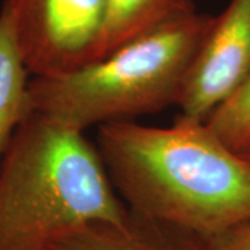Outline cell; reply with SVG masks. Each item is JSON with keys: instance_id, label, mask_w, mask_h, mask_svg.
<instances>
[{"instance_id": "obj_1", "label": "cell", "mask_w": 250, "mask_h": 250, "mask_svg": "<svg viewBox=\"0 0 250 250\" xmlns=\"http://www.w3.org/2000/svg\"><path fill=\"white\" fill-rule=\"evenodd\" d=\"M96 147L132 213L205 241L250 223V164L205 121L110 123L99 126Z\"/></svg>"}, {"instance_id": "obj_2", "label": "cell", "mask_w": 250, "mask_h": 250, "mask_svg": "<svg viewBox=\"0 0 250 250\" xmlns=\"http://www.w3.org/2000/svg\"><path fill=\"white\" fill-rule=\"evenodd\" d=\"M128 215L85 132L38 111L18 126L0 160V250H53Z\"/></svg>"}, {"instance_id": "obj_3", "label": "cell", "mask_w": 250, "mask_h": 250, "mask_svg": "<svg viewBox=\"0 0 250 250\" xmlns=\"http://www.w3.org/2000/svg\"><path fill=\"white\" fill-rule=\"evenodd\" d=\"M213 18L195 11L70 74L32 78L34 111L85 132L95 125L132 121L177 106Z\"/></svg>"}, {"instance_id": "obj_4", "label": "cell", "mask_w": 250, "mask_h": 250, "mask_svg": "<svg viewBox=\"0 0 250 250\" xmlns=\"http://www.w3.org/2000/svg\"><path fill=\"white\" fill-rule=\"evenodd\" d=\"M32 78L60 77L89 64L106 0H4Z\"/></svg>"}, {"instance_id": "obj_5", "label": "cell", "mask_w": 250, "mask_h": 250, "mask_svg": "<svg viewBox=\"0 0 250 250\" xmlns=\"http://www.w3.org/2000/svg\"><path fill=\"white\" fill-rule=\"evenodd\" d=\"M250 78V0H231L213 18L184 81L181 116L207 121Z\"/></svg>"}, {"instance_id": "obj_6", "label": "cell", "mask_w": 250, "mask_h": 250, "mask_svg": "<svg viewBox=\"0 0 250 250\" xmlns=\"http://www.w3.org/2000/svg\"><path fill=\"white\" fill-rule=\"evenodd\" d=\"M53 250H206V241L129 210L124 223L88 225Z\"/></svg>"}, {"instance_id": "obj_7", "label": "cell", "mask_w": 250, "mask_h": 250, "mask_svg": "<svg viewBox=\"0 0 250 250\" xmlns=\"http://www.w3.org/2000/svg\"><path fill=\"white\" fill-rule=\"evenodd\" d=\"M192 0H106V13L90 62L172 20L195 13Z\"/></svg>"}, {"instance_id": "obj_8", "label": "cell", "mask_w": 250, "mask_h": 250, "mask_svg": "<svg viewBox=\"0 0 250 250\" xmlns=\"http://www.w3.org/2000/svg\"><path fill=\"white\" fill-rule=\"evenodd\" d=\"M21 56L9 9L0 11V160L13 136L34 113L29 96V77Z\"/></svg>"}, {"instance_id": "obj_9", "label": "cell", "mask_w": 250, "mask_h": 250, "mask_svg": "<svg viewBox=\"0 0 250 250\" xmlns=\"http://www.w3.org/2000/svg\"><path fill=\"white\" fill-rule=\"evenodd\" d=\"M206 124L233 150L241 149L250 138V78Z\"/></svg>"}, {"instance_id": "obj_10", "label": "cell", "mask_w": 250, "mask_h": 250, "mask_svg": "<svg viewBox=\"0 0 250 250\" xmlns=\"http://www.w3.org/2000/svg\"><path fill=\"white\" fill-rule=\"evenodd\" d=\"M206 250H250V223L206 241Z\"/></svg>"}, {"instance_id": "obj_11", "label": "cell", "mask_w": 250, "mask_h": 250, "mask_svg": "<svg viewBox=\"0 0 250 250\" xmlns=\"http://www.w3.org/2000/svg\"><path fill=\"white\" fill-rule=\"evenodd\" d=\"M238 153H239L242 157H243V159L250 164V138L246 141V142H245V145L242 146L241 149L238 150Z\"/></svg>"}]
</instances>
